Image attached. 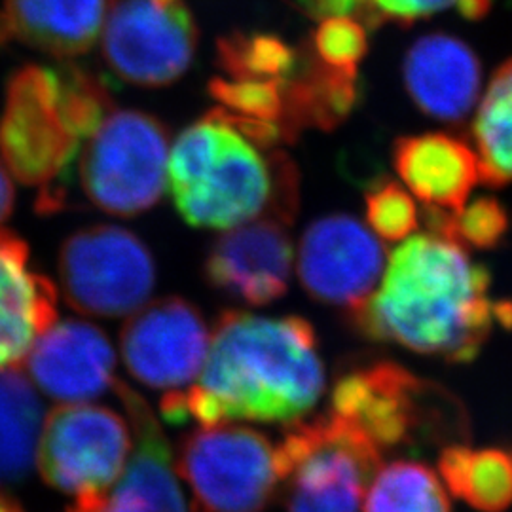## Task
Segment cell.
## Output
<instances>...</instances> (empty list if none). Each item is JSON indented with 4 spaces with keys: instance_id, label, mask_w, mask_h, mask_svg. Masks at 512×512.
Wrapping results in <instances>:
<instances>
[{
    "instance_id": "1",
    "label": "cell",
    "mask_w": 512,
    "mask_h": 512,
    "mask_svg": "<svg viewBox=\"0 0 512 512\" xmlns=\"http://www.w3.org/2000/svg\"><path fill=\"white\" fill-rule=\"evenodd\" d=\"M198 384L169 391L165 421L200 425L300 421L325 391V366L310 321L224 311L215 323Z\"/></svg>"
},
{
    "instance_id": "2",
    "label": "cell",
    "mask_w": 512,
    "mask_h": 512,
    "mask_svg": "<svg viewBox=\"0 0 512 512\" xmlns=\"http://www.w3.org/2000/svg\"><path fill=\"white\" fill-rule=\"evenodd\" d=\"M488 289L490 272L461 243L421 234L393 253L380 291L349 317L370 340L467 365L492 330Z\"/></svg>"
},
{
    "instance_id": "3",
    "label": "cell",
    "mask_w": 512,
    "mask_h": 512,
    "mask_svg": "<svg viewBox=\"0 0 512 512\" xmlns=\"http://www.w3.org/2000/svg\"><path fill=\"white\" fill-rule=\"evenodd\" d=\"M173 203L186 224L207 230L236 228L266 211L274 194L272 156L207 112L188 126L167 160Z\"/></svg>"
},
{
    "instance_id": "4",
    "label": "cell",
    "mask_w": 512,
    "mask_h": 512,
    "mask_svg": "<svg viewBox=\"0 0 512 512\" xmlns=\"http://www.w3.org/2000/svg\"><path fill=\"white\" fill-rule=\"evenodd\" d=\"M291 425L277 444L287 512H361L382 452L329 414Z\"/></svg>"
},
{
    "instance_id": "5",
    "label": "cell",
    "mask_w": 512,
    "mask_h": 512,
    "mask_svg": "<svg viewBox=\"0 0 512 512\" xmlns=\"http://www.w3.org/2000/svg\"><path fill=\"white\" fill-rule=\"evenodd\" d=\"M169 131L143 110H112L78 158L86 200L103 213L137 217L162 200Z\"/></svg>"
},
{
    "instance_id": "6",
    "label": "cell",
    "mask_w": 512,
    "mask_h": 512,
    "mask_svg": "<svg viewBox=\"0 0 512 512\" xmlns=\"http://www.w3.org/2000/svg\"><path fill=\"white\" fill-rule=\"evenodd\" d=\"M192 512H264L283 484L277 446L251 427L202 425L179 446Z\"/></svg>"
},
{
    "instance_id": "7",
    "label": "cell",
    "mask_w": 512,
    "mask_h": 512,
    "mask_svg": "<svg viewBox=\"0 0 512 512\" xmlns=\"http://www.w3.org/2000/svg\"><path fill=\"white\" fill-rule=\"evenodd\" d=\"M80 141L67 128L54 69L25 65L6 84L0 116V154L19 183L40 186V209L63 203L65 177L73 167Z\"/></svg>"
},
{
    "instance_id": "8",
    "label": "cell",
    "mask_w": 512,
    "mask_h": 512,
    "mask_svg": "<svg viewBox=\"0 0 512 512\" xmlns=\"http://www.w3.org/2000/svg\"><path fill=\"white\" fill-rule=\"evenodd\" d=\"M57 266L69 306L92 317L131 315L145 306L156 285L147 243L110 224L88 226L65 239Z\"/></svg>"
},
{
    "instance_id": "9",
    "label": "cell",
    "mask_w": 512,
    "mask_h": 512,
    "mask_svg": "<svg viewBox=\"0 0 512 512\" xmlns=\"http://www.w3.org/2000/svg\"><path fill=\"white\" fill-rule=\"evenodd\" d=\"M196 48L198 27L184 0H109L101 52L120 80L169 86L190 69Z\"/></svg>"
},
{
    "instance_id": "10",
    "label": "cell",
    "mask_w": 512,
    "mask_h": 512,
    "mask_svg": "<svg viewBox=\"0 0 512 512\" xmlns=\"http://www.w3.org/2000/svg\"><path fill=\"white\" fill-rule=\"evenodd\" d=\"M38 439V471L44 482L76 497L112 486L133 448L129 421L92 404L55 408Z\"/></svg>"
},
{
    "instance_id": "11",
    "label": "cell",
    "mask_w": 512,
    "mask_h": 512,
    "mask_svg": "<svg viewBox=\"0 0 512 512\" xmlns=\"http://www.w3.org/2000/svg\"><path fill=\"white\" fill-rule=\"evenodd\" d=\"M202 311L179 296L150 302L124 325L120 349L129 374L152 389L190 384L209 351Z\"/></svg>"
},
{
    "instance_id": "12",
    "label": "cell",
    "mask_w": 512,
    "mask_h": 512,
    "mask_svg": "<svg viewBox=\"0 0 512 512\" xmlns=\"http://www.w3.org/2000/svg\"><path fill=\"white\" fill-rule=\"evenodd\" d=\"M385 264L382 243L349 215L313 220L300 239L298 279L313 300L359 308L372 294Z\"/></svg>"
},
{
    "instance_id": "13",
    "label": "cell",
    "mask_w": 512,
    "mask_h": 512,
    "mask_svg": "<svg viewBox=\"0 0 512 512\" xmlns=\"http://www.w3.org/2000/svg\"><path fill=\"white\" fill-rule=\"evenodd\" d=\"M427 389L395 363L355 368L336 380L327 414L346 423L384 454L414 444L425 429Z\"/></svg>"
},
{
    "instance_id": "14",
    "label": "cell",
    "mask_w": 512,
    "mask_h": 512,
    "mask_svg": "<svg viewBox=\"0 0 512 512\" xmlns=\"http://www.w3.org/2000/svg\"><path fill=\"white\" fill-rule=\"evenodd\" d=\"M114 385L133 435L131 459L112 486L78 495L69 512H188L171 446L150 404L128 384Z\"/></svg>"
},
{
    "instance_id": "15",
    "label": "cell",
    "mask_w": 512,
    "mask_h": 512,
    "mask_svg": "<svg viewBox=\"0 0 512 512\" xmlns=\"http://www.w3.org/2000/svg\"><path fill=\"white\" fill-rule=\"evenodd\" d=\"M291 224L266 213L264 219L260 215L222 234L203 262L207 283L249 306H266L283 298L293 268Z\"/></svg>"
},
{
    "instance_id": "16",
    "label": "cell",
    "mask_w": 512,
    "mask_h": 512,
    "mask_svg": "<svg viewBox=\"0 0 512 512\" xmlns=\"http://www.w3.org/2000/svg\"><path fill=\"white\" fill-rule=\"evenodd\" d=\"M40 391L61 403H84L116 384V355L107 334L86 321L46 330L23 359Z\"/></svg>"
},
{
    "instance_id": "17",
    "label": "cell",
    "mask_w": 512,
    "mask_h": 512,
    "mask_svg": "<svg viewBox=\"0 0 512 512\" xmlns=\"http://www.w3.org/2000/svg\"><path fill=\"white\" fill-rule=\"evenodd\" d=\"M55 317L54 283L31 268L23 239L0 232V370L23 363Z\"/></svg>"
},
{
    "instance_id": "18",
    "label": "cell",
    "mask_w": 512,
    "mask_h": 512,
    "mask_svg": "<svg viewBox=\"0 0 512 512\" xmlns=\"http://www.w3.org/2000/svg\"><path fill=\"white\" fill-rule=\"evenodd\" d=\"M403 76L418 109L437 120L459 122L475 105L482 71L465 42L450 35H427L408 50Z\"/></svg>"
},
{
    "instance_id": "19",
    "label": "cell",
    "mask_w": 512,
    "mask_h": 512,
    "mask_svg": "<svg viewBox=\"0 0 512 512\" xmlns=\"http://www.w3.org/2000/svg\"><path fill=\"white\" fill-rule=\"evenodd\" d=\"M393 164L416 198L452 213L465 207L480 181L475 152L444 133L401 137L393 147Z\"/></svg>"
},
{
    "instance_id": "20",
    "label": "cell",
    "mask_w": 512,
    "mask_h": 512,
    "mask_svg": "<svg viewBox=\"0 0 512 512\" xmlns=\"http://www.w3.org/2000/svg\"><path fill=\"white\" fill-rule=\"evenodd\" d=\"M107 0H4L12 40L59 59L88 54L101 37Z\"/></svg>"
},
{
    "instance_id": "21",
    "label": "cell",
    "mask_w": 512,
    "mask_h": 512,
    "mask_svg": "<svg viewBox=\"0 0 512 512\" xmlns=\"http://www.w3.org/2000/svg\"><path fill=\"white\" fill-rule=\"evenodd\" d=\"M357 71H342L325 65L302 46L294 73L283 86L281 131L285 143L296 141L304 129L332 131L348 120L359 103Z\"/></svg>"
},
{
    "instance_id": "22",
    "label": "cell",
    "mask_w": 512,
    "mask_h": 512,
    "mask_svg": "<svg viewBox=\"0 0 512 512\" xmlns=\"http://www.w3.org/2000/svg\"><path fill=\"white\" fill-rule=\"evenodd\" d=\"M448 490L480 512H503L512 505V450L448 446L439 459Z\"/></svg>"
},
{
    "instance_id": "23",
    "label": "cell",
    "mask_w": 512,
    "mask_h": 512,
    "mask_svg": "<svg viewBox=\"0 0 512 512\" xmlns=\"http://www.w3.org/2000/svg\"><path fill=\"white\" fill-rule=\"evenodd\" d=\"M478 173L486 186L512 181V59L503 63L490 82L473 124Z\"/></svg>"
},
{
    "instance_id": "24",
    "label": "cell",
    "mask_w": 512,
    "mask_h": 512,
    "mask_svg": "<svg viewBox=\"0 0 512 512\" xmlns=\"http://www.w3.org/2000/svg\"><path fill=\"white\" fill-rule=\"evenodd\" d=\"M363 512H452L448 495L427 465L399 459L382 465L370 480Z\"/></svg>"
},
{
    "instance_id": "25",
    "label": "cell",
    "mask_w": 512,
    "mask_h": 512,
    "mask_svg": "<svg viewBox=\"0 0 512 512\" xmlns=\"http://www.w3.org/2000/svg\"><path fill=\"white\" fill-rule=\"evenodd\" d=\"M217 63L234 80H287L298 52L268 33H232L217 42Z\"/></svg>"
},
{
    "instance_id": "26",
    "label": "cell",
    "mask_w": 512,
    "mask_h": 512,
    "mask_svg": "<svg viewBox=\"0 0 512 512\" xmlns=\"http://www.w3.org/2000/svg\"><path fill=\"white\" fill-rule=\"evenodd\" d=\"M54 71L61 116L78 141L88 139L116 110L109 86L101 76L74 63L59 65Z\"/></svg>"
},
{
    "instance_id": "27",
    "label": "cell",
    "mask_w": 512,
    "mask_h": 512,
    "mask_svg": "<svg viewBox=\"0 0 512 512\" xmlns=\"http://www.w3.org/2000/svg\"><path fill=\"white\" fill-rule=\"evenodd\" d=\"M283 86L285 80H224L209 82V95L219 103L220 109L239 116L281 122L283 116ZM281 126V124H279Z\"/></svg>"
},
{
    "instance_id": "28",
    "label": "cell",
    "mask_w": 512,
    "mask_h": 512,
    "mask_svg": "<svg viewBox=\"0 0 512 512\" xmlns=\"http://www.w3.org/2000/svg\"><path fill=\"white\" fill-rule=\"evenodd\" d=\"M366 220L385 241H401L418 228L414 200L397 183H374L366 192Z\"/></svg>"
},
{
    "instance_id": "29",
    "label": "cell",
    "mask_w": 512,
    "mask_h": 512,
    "mask_svg": "<svg viewBox=\"0 0 512 512\" xmlns=\"http://www.w3.org/2000/svg\"><path fill=\"white\" fill-rule=\"evenodd\" d=\"M308 46L311 54L325 65L342 71H357V65L368 52L366 27L353 18L323 19Z\"/></svg>"
},
{
    "instance_id": "30",
    "label": "cell",
    "mask_w": 512,
    "mask_h": 512,
    "mask_svg": "<svg viewBox=\"0 0 512 512\" xmlns=\"http://www.w3.org/2000/svg\"><path fill=\"white\" fill-rule=\"evenodd\" d=\"M509 230V213L494 198H478L450 219L448 238L476 249H494Z\"/></svg>"
},
{
    "instance_id": "31",
    "label": "cell",
    "mask_w": 512,
    "mask_h": 512,
    "mask_svg": "<svg viewBox=\"0 0 512 512\" xmlns=\"http://www.w3.org/2000/svg\"><path fill=\"white\" fill-rule=\"evenodd\" d=\"M296 6L311 19L348 18L353 16L365 27L376 29L384 23L372 0H296Z\"/></svg>"
},
{
    "instance_id": "32",
    "label": "cell",
    "mask_w": 512,
    "mask_h": 512,
    "mask_svg": "<svg viewBox=\"0 0 512 512\" xmlns=\"http://www.w3.org/2000/svg\"><path fill=\"white\" fill-rule=\"evenodd\" d=\"M456 0H372L374 8L385 21L412 23L416 19L429 18L448 8Z\"/></svg>"
},
{
    "instance_id": "33",
    "label": "cell",
    "mask_w": 512,
    "mask_h": 512,
    "mask_svg": "<svg viewBox=\"0 0 512 512\" xmlns=\"http://www.w3.org/2000/svg\"><path fill=\"white\" fill-rule=\"evenodd\" d=\"M14 184L6 171V167L0 164V224L12 215L14 209Z\"/></svg>"
},
{
    "instance_id": "34",
    "label": "cell",
    "mask_w": 512,
    "mask_h": 512,
    "mask_svg": "<svg viewBox=\"0 0 512 512\" xmlns=\"http://www.w3.org/2000/svg\"><path fill=\"white\" fill-rule=\"evenodd\" d=\"M459 14L469 21L486 18L492 10L494 0H456Z\"/></svg>"
},
{
    "instance_id": "35",
    "label": "cell",
    "mask_w": 512,
    "mask_h": 512,
    "mask_svg": "<svg viewBox=\"0 0 512 512\" xmlns=\"http://www.w3.org/2000/svg\"><path fill=\"white\" fill-rule=\"evenodd\" d=\"M494 319H497L505 329L512 330V302L511 300H501L492 306Z\"/></svg>"
},
{
    "instance_id": "36",
    "label": "cell",
    "mask_w": 512,
    "mask_h": 512,
    "mask_svg": "<svg viewBox=\"0 0 512 512\" xmlns=\"http://www.w3.org/2000/svg\"><path fill=\"white\" fill-rule=\"evenodd\" d=\"M0 512H23L18 503L6 495L0 494Z\"/></svg>"
},
{
    "instance_id": "37",
    "label": "cell",
    "mask_w": 512,
    "mask_h": 512,
    "mask_svg": "<svg viewBox=\"0 0 512 512\" xmlns=\"http://www.w3.org/2000/svg\"><path fill=\"white\" fill-rule=\"evenodd\" d=\"M12 40V37H10V33H8V29H6V25H4V21H2V18H0V50L8 44Z\"/></svg>"
}]
</instances>
